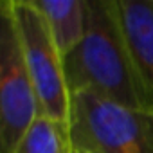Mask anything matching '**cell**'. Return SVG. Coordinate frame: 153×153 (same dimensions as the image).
Returning <instances> with one entry per match:
<instances>
[{
  "label": "cell",
  "instance_id": "4",
  "mask_svg": "<svg viewBox=\"0 0 153 153\" xmlns=\"http://www.w3.org/2000/svg\"><path fill=\"white\" fill-rule=\"evenodd\" d=\"M40 117L11 0L0 2V153H13Z\"/></svg>",
  "mask_w": 153,
  "mask_h": 153
},
{
  "label": "cell",
  "instance_id": "7",
  "mask_svg": "<svg viewBox=\"0 0 153 153\" xmlns=\"http://www.w3.org/2000/svg\"><path fill=\"white\" fill-rule=\"evenodd\" d=\"M13 153H72L70 128L40 115Z\"/></svg>",
  "mask_w": 153,
  "mask_h": 153
},
{
  "label": "cell",
  "instance_id": "2",
  "mask_svg": "<svg viewBox=\"0 0 153 153\" xmlns=\"http://www.w3.org/2000/svg\"><path fill=\"white\" fill-rule=\"evenodd\" d=\"M70 142L87 153H153V112H135L79 92L70 96Z\"/></svg>",
  "mask_w": 153,
  "mask_h": 153
},
{
  "label": "cell",
  "instance_id": "1",
  "mask_svg": "<svg viewBox=\"0 0 153 153\" xmlns=\"http://www.w3.org/2000/svg\"><path fill=\"white\" fill-rule=\"evenodd\" d=\"M63 67L70 96L88 92L128 110L153 112V88L130 47L117 0H87V33Z\"/></svg>",
  "mask_w": 153,
  "mask_h": 153
},
{
  "label": "cell",
  "instance_id": "6",
  "mask_svg": "<svg viewBox=\"0 0 153 153\" xmlns=\"http://www.w3.org/2000/svg\"><path fill=\"white\" fill-rule=\"evenodd\" d=\"M117 11L135 59L153 88V0H117Z\"/></svg>",
  "mask_w": 153,
  "mask_h": 153
},
{
  "label": "cell",
  "instance_id": "5",
  "mask_svg": "<svg viewBox=\"0 0 153 153\" xmlns=\"http://www.w3.org/2000/svg\"><path fill=\"white\" fill-rule=\"evenodd\" d=\"M61 52L68 56L87 33V0H33Z\"/></svg>",
  "mask_w": 153,
  "mask_h": 153
},
{
  "label": "cell",
  "instance_id": "8",
  "mask_svg": "<svg viewBox=\"0 0 153 153\" xmlns=\"http://www.w3.org/2000/svg\"><path fill=\"white\" fill-rule=\"evenodd\" d=\"M72 153H87V151H81V149H74V148H72Z\"/></svg>",
  "mask_w": 153,
  "mask_h": 153
},
{
  "label": "cell",
  "instance_id": "3",
  "mask_svg": "<svg viewBox=\"0 0 153 153\" xmlns=\"http://www.w3.org/2000/svg\"><path fill=\"white\" fill-rule=\"evenodd\" d=\"M25 65L33 79L40 115L70 128V92L63 56L33 0H11Z\"/></svg>",
  "mask_w": 153,
  "mask_h": 153
}]
</instances>
